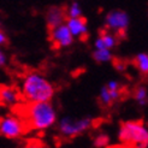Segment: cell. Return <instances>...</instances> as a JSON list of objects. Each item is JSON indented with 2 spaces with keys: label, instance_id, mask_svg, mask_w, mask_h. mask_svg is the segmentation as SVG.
<instances>
[{
  "label": "cell",
  "instance_id": "19",
  "mask_svg": "<svg viewBox=\"0 0 148 148\" xmlns=\"http://www.w3.org/2000/svg\"><path fill=\"white\" fill-rule=\"evenodd\" d=\"M7 43H9V39H7L6 34L0 30V46H6Z\"/></svg>",
  "mask_w": 148,
  "mask_h": 148
},
{
  "label": "cell",
  "instance_id": "10",
  "mask_svg": "<svg viewBox=\"0 0 148 148\" xmlns=\"http://www.w3.org/2000/svg\"><path fill=\"white\" fill-rule=\"evenodd\" d=\"M21 92L11 86H0V105L13 106L21 100Z\"/></svg>",
  "mask_w": 148,
  "mask_h": 148
},
{
  "label": "cell",
  "instance_id": "21",
  "mask_svg": "<svg viewBox=\"0 0 148 148\" xmlns=\"http://www.w3.org/2000/svg\"><path fill=\"white\" fill-rule=\"evenodd\" d=\"M6 62H7L6 54L4 53V51H1V48H0V68H1V66H5Z\"/></svg>",
  "mask_w": 148,
  "mask_h": 148
},
{
  "label": "cell",
  "instance_id": "13",
  "mask_svg": "<svg viewBox=\"0 0 148 148\" xmlns=\"http://www.w3.org/2000/svg\"><path fill=\"white\" fill-rule=\"evenodd\" d=\"M135 66L138 69V71L142 73V75H147L148 72V56L146 53H140L135 57L134 59Z\"/></svg>",
  "mask_w": 148,
  "mask_h": 148
},
{
  "label": "cell",
  "instance_id": "18",
  "mask_svg": "<svg viewBox=\"0 0 148 148\" xmlns=\"http://www.w3.org/2000/svg\"><path fill=\"white\" fill-rule=\"evenodd\" d=\"M113 65H114V68L118 71H123L125 69V66H127V63L121 60V59H114V60H113Z\"/></svg>",
  "mask_w": 148,
  "mask_h": 148
},
{
  "label": "cell",
  "instance_id": "1",
  "mask_svg": "<svg viewBox=\"0 0 148 148\" xmlns=\"http://www.w3.org/2000/svg\"><path fill=\"white\" fill-rule=\"evenodd\" d=\"M24 123L33 130L48 129L57 122V113L49 101L29 102L24 108Z\"/></svg>",
  "mask_w": 148,
  "mask_h": 148
},
{
  "label": "cell",
  "instance_id": "14",
  "mask_svg": "<svg viewBox=\"0 0 148 148\" xmlns=\"http://www.w3.org/2000/svg\"><path fill=\"white\" fill-rule=\"evenodd\" d=\"M99 101L102 106H111L113 103V100L111 99V95H110V92L107 89V87L105 86L103 88H101V90H100V95H99Z\"/></svg>",
  "mask_w": 148,
  "mask_h": 148
},
{
  "label": "cell",
  "instance_id": "3",
  "mask_svg": "<svg viewBox=\"0 0 148 148\" xmlns=\"http://www.w3.org/2000/svg\"><path fill=\"white\" fill-rule=\"evenodd\" d=\"M118 138L123 145L143 148L147 147L148 143V131L142 122L128 121L121 124Z\"/></svg>",
  "mask_w": 148,
  "mask_h": 148
},
{
  "label": "cell",
  "instance_id": "15",
  "mask_svg": "<svg viewBox=\"0 0 148 148\" xmlns=\"http://www.w3.org/2000/svg\"><path fill=\"white\" fill-rule=\"evenodd\" d=\"M66 16H68V18H75V17L82 16V9H81V6L77 1L72 3L66 9Z\"/></svg>",
  "mask_w": 148,
  "mask_h": 148
},
{
  "label": "cell",
  "instance_id": "4",
  "mask_svg": "<svg viewBox=\"0 0 148 148\" xmlns=\"http://www.w3.org/2000/svg\"><path fill=\"white\" fill-rule=\"evenodd\" d=\"M93 125V121L89 118L76 119L72 117H64L59 122V131L65 137H76L89 130Z\"/></svg>",
  "mask_w": 148,
  "mask_h": 148
},
{
  "label": "cell",
  "instance_id": "16",
  "mask_svg": "<svg viewBox=\"0 0 148 148\" xmlns=\"http://www.w3.org/2000/svg\"><path fill=\"white\" fill-rule=\"evenodd\" d=\"M134 98L140 105H146L147 103V89L145 87H137L134 93Z\"/></svg>",
  "mask_w": 148,
  "mask_h": 148
},
{
  "label": "cell",
  "instance_id": "2",
  "mask_svg": "<svg viewBox=\"0 0 148 148\" xmlns=\"http://www.w3.org/2000/svg\"><path fill=\"white\" fill-rule=\"evenodd\" d=\"M54 87L38 72H30L24 77L21 95L28 102L49 101L54 95Z\"/></svg>",
  "mask_w": 148,
  "mask_h": 148
},
{
  "label": "cell",
  "instance_id": "12",
  "mask_svg": "<svg viewBox=\"0 0 148 148\" xmlns=\"http://www.w3.org/2000/svg\"><path fill=\"white\" fill-rule=\"evenodd\" d=\"M93 59L98 63H106L113 59L111 51L107 48H97L93 52Z\"/></svg>",
  "mask_w": 148,
  "mask_h": 148
},
{
  "label": "cell",
  "instance_id": "6",
  "mask_svg": "<svg viewBox=\"0 0 148 148\" xmlns=\"http://www.w3.org/2000/svg\"><path fill=\"white\" fill-rule=\"evenodd\" d=\"M27 129L23 119H19L16 116H6L0 121V134L7 138H17Z\"/></svg>",
  "mask_w": 148,
  "mask_h": 148
},
{
  "label": "cell",
  "instance_id": "20",
  "mask_svg": "<svg viewBox=\"0 0 148 148\" xmlns=\"http://www.w3.org/2000/svg\"><path fill=\"white\" fill-rule=\"evenodd\" d=\"M107 89H110V90H113V89H119L121 88V86H119V83L118 82H116V81H110V82L107 83Z\"/></svg>",
  "mask_w": 148,
  "mask_h": 148
},
{
  "label": "cell",
  "instance_id": "9",
  "mask_svg": "<svg viewBox=\"0 0 148 148\" xmlns=\"http://www.w3.org/2000/svg\"><path fill=\"white\" fill-rule=\"evenodd\" d=\"M68 16H66V9L59 6H52L46 12V23L47 28L53 29L59 24H63L64 21H66Z\"/></svg>",
  "mask_w": 148,
  "mask_h": 148
},
{
  "label": "cell",
  "instance_id": "17",
  "mask_svg": "<svg viewBox=\"0 0 148 148\" xmlns=\"http://www.w3.org/2000/svg\"><path fill=\"white\" fill-rule=\"evenodd\" d=\"M108 142H110V137L107 135H105V134H101V135L95 137L94 146L95 147H106L108 145Z\"/></svg>",
  "mask_w": 148,
  "mask_h": 148
},
{
  "label": "cell",
  "instance_id": "7",
  "mask_svg": "<svg viewBox=\"0 0 148 148\" xmlns=\"http://www.w3.org/2000/svg\"><path fill=\"white\" fill-rule=\"evenodd\" d=\"M49 38L56 48L69 47L73 42V36L66 24H59L53 29H49Z\"/></svg>",
  "mask_w": 148,
  "mask_h": 148
},
{
  "label": "cell",
  "instance_id": "11",
  "mask_svg": "<svg viewBox=\"0 0 148 148\" xmlns=\"http://www.w3.org/2000/svg\"><path fill=\"white\" fill-rule=\"evenodd\" d=\"M117 36L107 32L106 29H101L99 38L95 41V48H107L111 49L116 46L117 43Z\"/></svg>",
  "mask_w": 148,
  "mask_h": 148
},
{
  "label": "cell",
  "instance_id": "8",
  "mask_svg": "<svg viewBox=\"0 0 148 148\" xmlns=\"http://www.w3.org/2000/svg\"><path fill=\"white\" fill-rule=\"evenodd\" d=\"M68 19V25L70 33L72 34L73 38H78L82 41H84L88 36V30H87V19L82 16L75 17V18H66Z\"/></svg>",
  "mask_w": 148,
  "mask_h": 148
},
{
  "label": "cell",
  "instance_id": "5",
  "mask_svg": "<svg viewBox=\"0 0 148 148\" xmlns=\"http://www.w3.org/2000/svg\"><path fill=\"white\" fill-rule=\"evenodd\" d=\"M129 25V16L127 12L117 10L111 11L106 16V28L108 30L116 33L117 39L124 38L127 34V29Z\"/></svg>",
  "mask_w": 148,
  "mask_h": 148
}]
</instances>
